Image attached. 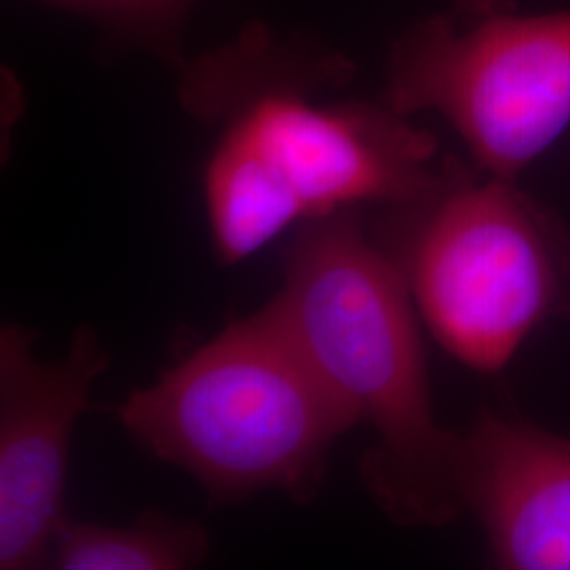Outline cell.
Masks as SVG:
<instances>
[{
	"mask_svg": "<svg viewBox=\"0 0 570 570\" xmlns=\"http://www.w3.org/2000/svg\"><path fill=\"white\" fill-rule=\"evenodd\" d=\"M308 360L376 433L362 480L389 520L438 529L461 511L456 442L435 421L406 279L353 209L308 220L268 303Z\"/></svg>",
	"mask_w": 570,
	"mask_h": 570,
	"instance_id": "6da1fadb",
	"label": "cell"
},
{
	"mask_svg": "<svg viewBox=\"0 0 570 570\" xmlns=\"http://www.w3.org/2000/svg\"><path fill=\"white\" fill-rule=\"evenodd\" d=\"M108 410L144 450L193 475L214 503L265 490L311 501L334 444L362 423L268 305L233 320Z\"/></svg>",
	"mask_w": 570,
	"mask_h": 570,
	"instance_id": "7a4b0ae2",
	"label": "cell"
},
{
	"mask_svg": "<svg viewBox=\"0 0 570 570\" xmlns=\"http://www.w3.org/2000/svg\"><path fill=\"white\" fill-rule=\"evenodd\" d=\"M205 169L220 263L235 265L296 223L357 205L412 204L442 180L435 138L372 104H320L263 89L239 104Z\"/></svg>",
	"mask_w": 570,
	"mask_h": 570,
	"instance_id": "3957f363",
	"label": "cell"
},
{
	"mask_svg": "<svg viewBox=\"0 0 570 570\" xmlns=\"http://www.w3.org/2000/svg\"><path fill=\"white\" fill-rule=\"evenodd\" d=\"M393 212L383 247L435 341L461 364L499 372L532 332L570 320L569 226L518 183L446 161L428 195Z\"/></svg>",
	"mask_w": 570,
	"mask_h": 570,
	"instance_id": "277c9868",
	"label": "cell"
},
{
	"mask_svg": "<svg viewBox=\"0 0 570 570\" xmlns=\"http://www.w3.org/2000/svg\"><path fill=\"white\" fill-rule=\"evenodd\" d=\"M385 104L442 115L484 174L518 183L569 131L570 11L423 21L391 56Z\"/></svg>",
	"mask_w": 570,
	"mask_h": 570,
	"instance_id": "5b68a950",
	"label": "cell"
},
{
	"mask_svg": "<svg viewBox=\"0 0 570 570\" xmlns=\"http://www.w3.org/2000/svg\"><path fill=\"white\" fill-rule=\"evenodd\" d=\"M110 364L94 327L66 357L42 362L26 327L0 330V569L49 567L63 520V484L77 421Z\"/></svg>",
	"mask_w": 570,
	"mask_h": 570,
	"instance_id": "8992f818",
	"label": "cell"
},
{
	"mask_svg": "<svg viewBox=\"0 0 570 570\" xmlns=\"http://www.w3.org/2000/svg\"><path fill=\"white\" fill-rule=\"evenodd\" d=\"M456 490L499 569L570 570V440L482 412L456 442Z\"/></svg>",
	"mask_w": 570,
	"mask_h": 570,
	"instance_id": "52a82bcc",
	"label": "cell"
},
{
	"mask_svg": "<svg viewBox=\"0 0 570 570\" xmlns=\"http://www.w3.org/2000/svg\"><path fill=\"white\" fill-rule=\"evenodd\" d=\"M209 534L202 524L146 511L129 527L63 520L49 569L184 570L202 564Z\"/></svg>",
	"mask_w": 570,
	"mask_h": 570,
	"instance_id": "ba28073f",
	"label": "cell"
},
{
	"mask_svg": "<svg viewBox=\"0 0 570 570\" xmlns=\"http://www.w3.org/2000/svg\"><path fill=\"white\" fill-rule=\"evenodd\" d=\"M60 2H70L77 7L98 9V11L129 16V18H148V16H161L167 9L176 7V2L180 0H60Z\"/></svg>",
	"mask_w": 570,
	"mask_h": 570,
	"instance_id": "9c48e42d",
	"label": "cell"
},
{
	"mask_svg": "<svg viewBox=\"0 0 570 570\" xmlns=\"http://www.w3.org/2000/svg\"><path fill=\"white\" fill-rule=\"evenodd\" d=\"M456 4L468 21L482 20L494 13L513 9L511 0H456Z\"/></svg>",
	"mask_w": 570,
	"mask_h": 570,
	"instance_id": "30bf717a",
	"label": "cell"
}]
</instances>
